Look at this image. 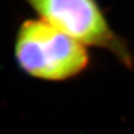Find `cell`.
<instances>
[{"instance_id": "7a4b0ae2", "label": "cell", "mask_w": 134, "mask_h": 134, "mask_svg": "<svg viewBox=\"0 0 134 134\" xmlns=\"http://www.w3.org/2000/svg\"><path fill=\"white\" fill-rule=\"evenodd\" d=\"M42 20L83 46L109 51L127 67L133 65L127 45L109 26L96 0H25Z\"/></svg>"}, {"instance_id": "6da1fadb", "label": "cell", "mask_w": 134, "mask_h": 134, "mask_svg": "<svg viewBox=\"0 0 134 134\" xmlns=\"http://www.w3.org/2000/svg\"><path fill=\"white\" fill-rule=\"evenodd\" d=\"M15 57L21 70L45 81L77 76L90 64L86 46L44 20H27L20 26Z\"/></svg>"}]
</instances>
